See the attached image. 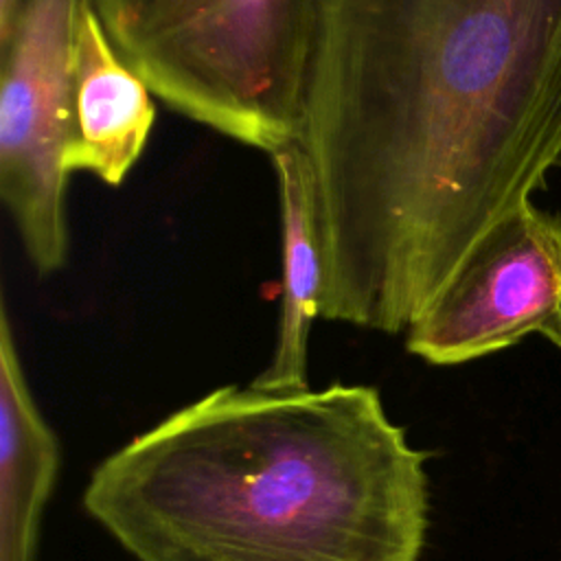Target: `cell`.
Here are the masks:
<instances>
[{"mask_svg": "<svg viewBox=\"0 0 561 561\" xmlns=\"http://www.w3.org/2000/svg\"><path fill=\"white\" fill-rule=\"evenodd\" d=\"M0 307V561H35L59 443L31 394L7 302Z\"/></svg>", "mask_w": 561, "mask_h": 561, "instance_id": "cell-7", "label": "cell"}, {"mask_svg": "<svg viewBox=\"0 0 561 561\" xmlns=\"http://www.w3.org/2000/svg\"><path fill=\"white\" fill-rule=\"evenodd\" d=\"M22 0H0V42L9 35Z\"/></svg>", "mask_w": 561, "mask_h": 561, "instance_id": "cell-9", "label": "cell"}, {"mask_svg": "<svg viewBox=\"0 0 561 561\" xmlns=\"http://www.w3.org/2000/svg\"><path fill=\"white\" fill-rule=\"evenodd\" d=\"M75 110L66 171H88L118 186L140 158L156 121L151 88L118 55L90 0L72 33Z\"/></svg>", "mask_w": 561, "mask_h": 561, "instance_id": "cell-6", "label": "cell"}, {"mask_svg": "<svg viewBox=\"0 0 561 561\" xmlns=\"http://www.w3.org/2000/svg\"><path fill=\"white\" fill-rule=\"evenodd\" d=\"M81 0H22L0 42V197L37 274L68 256L66 151L72 136V33Z\"/></svg>", "mask_w": 561, "mask_h": 561, "instance_id": "cell-4", "label": "cell"}, {"mask_svg": "<svg viewBox=\"0 0 561 561\" xmlns=\"http://www.w3.org/2000/svg\"><path fill=\"white\" fill-rule=\"evenodd\" d=\"M83 508L136 561H421L430 491L377 388L221 386L103 458Z\"/></svg>", "mask_w": 561, "mask_h": 561, "instance_id": "cell-2", "label": "cell"}, {"mask_svg": "<svg viewBox=\"0 0 561 561\" xmlns=\"http://www.w3.org/2000/svg\"><path fill=\"white\" fill-rule=\"evenodd\" d=\"M294 145L320 318L405 333L561 169V0H316Z\"/></svg>", "mask_w": 561, "mask_h": 561, "instance_id": "cell-1", "label": "cell"}, {"mask_svg": "<svg viewBox=\"0 0 561 561\" xmlns=\"http://www.w3.org/2000/svg\"><path fill=\"white\" fill-rule=\"evenodd\" d=\"M526 335L561 348V215L528 202L500 221L405 331L412 355L465 364Z\"/></svg>", "mask_w": 561, "mask_h": 561, "instance_id": "cell-5", "label": "cell"}, {"mask_svg": "<svg viewBox=\"0 0 561 561\" xmlns=\"http://www.w3.org/2000/svg\"><path fill=\"white\" fill-rule=\"evenodd\" d=\"M90 2L167 107L267 156L294 142L316 0Z\"/></svg>", "mask_w": 561, "mask_h": 561, "instance_id": "cell-3", "label": "cell"}, {"mask_svg": "<svg viewBox=\"0 0 561 561\" xmlns=\"http://www.w3.org/2000/svg\"><path fill=\"white\" fill-rule=\"evenodd\" d=\"M276 175L283 239V285L276 344L270 364L250 386L270 392L305 390L307 348L320 316L322 261L313 217L309 175L300 149L289 142L270 153Z\"/></svg>", "mask_w": 561, "mask_h": 561, "instance_id": "cell-8", "label": "cell"}]
</instances>
